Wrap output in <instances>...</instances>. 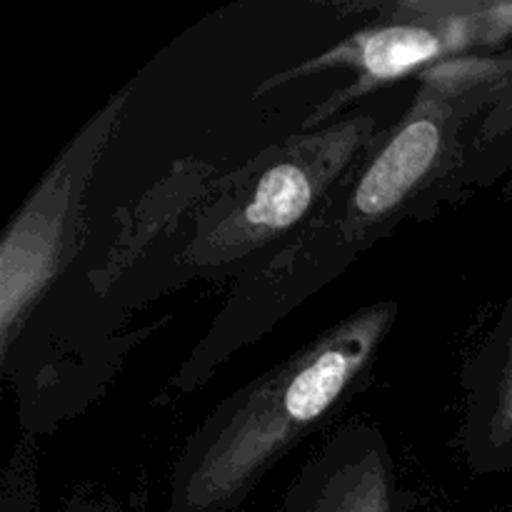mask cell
<instances>
[{"label":"cell","instance_id":"cell-9","mask_svg":"<svg viewBox=\"0 0 512 512\" xmlns=\"http://www.w3.org/2000/svg\"><path fill=\"white\" fill-rule=\"evenodd\" d=\"M60 512H128L118 500L98 493H78L63 505Z\"/></svg>","mask_w":512,"mask_h":512},{"label":"cell","instance_id":"cell-2","mask_svg":"<svg viewBox=\"0 0 512 512\" xmlns=\"http://www.w3.org/2000/svg\"><path fill=\"white\" fill-rule=\"evenodd\" d=\"M398 315V300L363 305L225 395L175 455L168 512L238 510L363 388Z\"/></svg>","mask_w":512,"mask_h":512},{"label":"cell","instance_id":"cell-8","mask_svg":"<svg viewBox=\"0 0 512 512\" xmlns=\"http://www.w3.org/2000/svg\"><path fill=\"white\" fill-rule=\"evenodd\" d=\"M3 512H43L35 480V453L30 443H18L5 468Z\"/></svg>","mask_w":512,"mask_h":512},{"label":"cell","instance_id":"cell-5","mask_svg":"<svg viewBox=\"0 0 512 512\" xmlns=\"http://www.w3.org/2000/svg\"><path fill=\"white\" fill-rule=\"evenodd\" d=\"M115 93L53 160L0 238V360L8 368L35 310L65 275L83 245L85 210L95 170L103 163L128 105Z\"/></svg>","mask_w":512,"mask_h":512},{"label":"cell","instance_id":"cell-7","mask_svg":"<svg viewBox=\"0 0 512 512\" xmlns=\"http://www.w3.org/2000/svg\"><path fill=\"white\" fill-rule=\"evenodd\" d=\"M455 445L475 473L512 468V298L460 375Z\"/></svg>","mask_w":512,"mask_h":512},{"label":"cell","instance_id":"cell-3","mask_svg":"<svg viewBox=\"0 0 512 512\" xmlns=\"http://www.w3.org/2000/svg\"><path fill=\"white\" fill-rule=\"evenodd\" d=\"M383 133L368 113H345L260 150L213 180L180 223V280H228L288 243Z\"/></svg>","mask_w":512,"mask_h":512},{"label":"cell","instance_id":"cell-4","mask_svg":"<svg viewBox=\"0 0 512 512\" xmlns=\"http://www.w3.org/2000/svg\"><path fill=\"white\" fill-rule=\"evenodd\" d=\"M512 35V3L493 0H408L380 8V18L320 55L273 73L255 95L300 83L320 73H348V83L335 88L305 118L303 130L320 128L345 115L353 103L390 83L423 75L440 63L468 55H485Z\"/></svg>","mask_w":512,"mask_h":512},{"label":"cell","instance_id":"cell-6","mask_svg":"<svg viewBox=\"0 0 512 512\" xmlns=\"http://www.w3.org/2000/svg\"><path fill=\"white\" fill-rule=\"evenodd\" d=\"M413 505L383 428L355 418L300 465L280 512H410Z\"/></svg>","mask_w":512,"mask_h":512},{"label":"cell","instance_id":"cell-1","mask_svg":"<svg viewBox=\"0 0 512 512\" xmlns=\"http://www.w3.org/2000/svg\"><path fill=\"white\" fill-rule=\"evenodd\" d=\"M510 75L512 55H468L418 75L408 110L378 135L313 218L235 280L168 388L175 395L205 388L233 355L273 333L405 220L438 210L460 180L470 130Z\"/></svg>","mask_w":512,"mask_h":512}]
</instances>
